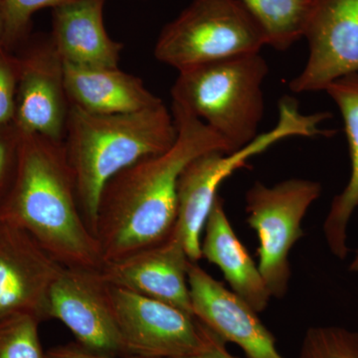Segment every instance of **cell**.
<instances>
[{
  "mask_svg": "<svg viewBox=\"0 0 358 358\" xmlns=\"http://www.w3.org/2000/svg\"><path fill=\"white\" fill-rule=\"evenodd\" d=\"M327 113L303 115L299 103L291 96L279 103L277 124L235 152L211 150L195 157L180 174L178 185V210L173 234L180 240L192 262L202 259L201 238L205 223L225 179L248 166L253 157L292 136H329L331 131L320 128L329 119Z\"/></svg>",
  "mask_w": 358,
  "mask_h": 358,
  "instance_id": "obj_5",
  "label": "cell"
},
{
  "mask_svg": "<svg viewBox=\"0 0 358 358\" xmlns=\"http://www.w3.org/2000/svg\"><path fill=\"white\" fill-rule=\"evenodd\" d=\"M298 358H358V333L345 327H310Z\"/></svg>",
  "mask_w": 358,
  "mask_h": 358,
  "instance_id": "obj_21",
  "label": "cell"
},
{
  "mask_svg": "<svg viewBox=\"0 0 358 358\" xmlns=\"http://www.w3.org/2000/svg\"><path fill=\"white\" fill-rule=\"evenodd\" d=\"M350 271L352 273H355V274H358V250L357 253H355V258H353L352 263H350Z\"/></svg>",
  "mask_w": 358,
  "mask_h": 358,
  "instance_id": "obj_28",
  "label": "cell"
},
{
  "mask_svg": "<svg viewBox=\"0 0 358 358\" xmlns=\"http://www.w3.org/2000/svg\"><path fill=\"white\" fill-rule=\"evenodd\" d=\"M267 37L240 0H192L160 33L157 60L180 71L260 53Z\"/></svg>",
  "mask_w": 358,
  "mask_h": 358,
  "instance_id": "obj_6",
  "label": "cell"
},
{
  "mask_svg": "<svg viewBox=\"0 0 358 358\" xmlns=\"http://www.w3.org/2000/svg\"><path fill=\"white\" fill-rule=\"evenodd\" d=\"M20 62L11 52H0V124L13 122Z\"/></svg>",
  "mask_w": 358,
  "mask_h": 358,
  "instance_id": "obj_24",
  "label": "cell"
},
{
  "mask_svg": "<svg viewBox=\"0 0 358 358\" xmlns=\"http://www.w3.org/2000/svg\"><path fill=\"white\" fill-rule=\"evenodd\" d=\"M64 76L71 105L93 114H129L164 103L141 78L119 67H79L64 63Z\"/></svg>",
  "mask_w": 358,
  "mask_h": 358,
  "instance_id": "obj_17",
  "label": "cell"
},
{
  "mask_svg": "<svg viewBox=\"0 0 358 358\" xmlns=\"http://www.w3.org/2000/svg\"><path fill=\"white\" fill-rule=\"evenodd\" d=\"M6 13H4L3 1L0 0V52L8 51L6 47Z\"/></svg>",
  "mask_w": 358,
  "mask_h": 358,
  "instance_id": "obj_27",
  "label": "cell"
},
{
  "mask_svg": "<svg viewBox=\"0 0 358 358\" xmlns=\"http://www.w3.org/2000/svg\"><path fill=\"white\" fill-rule=\"evenodd\" d=\"M178 129L164 103L129 114L99 115L71 105L63 145L80 210L96 236L106 185L124 169L173 147Z\"/></svg>",
  "mask_w": 358,
  "mask_h": 358,
  "instance_id": "obj_3",
  "label": "cell"
},
{
  "mask_svg": "<svg viewBox=\"0 0 358 358\" xmlns=\"http://www.w3.org/2000/svg\"><path fill=\"white\" fill-rule=\"evenodd\" d=\"M62 267L25 231L0 221V320L20 313L48 320L49 294Z\"/></svg>",
  "mask_w": 358,
  "mask_h": 358,
  "instance_id": "obj_12",
  "label": "cell"
},
{
  "mask_svg": "<svg viewBox=\"0 0 358 358\" xmlns=\"http://www.w3.org/2000/svg\"><path fill=\"white\" fill-rule=\"evenodd\" d=\"M188 285L195 319L226 343L239 346L248 358H285L258 313L197 262L188 265Z\"/></svg>",
  "mask_w": 358,
  "mask_h": 358,
  "instance_id": "obj_13",
  "label": "cell"
},
{
  "mask_svg": "<svg viewBox=\"0 0 358 358\" xmlns=\"http://www.w3.org/2000/svg\"><path fill=\"white\" fill-rule=\"evenodd\" d=\"M108 289L127 355L192 358L203 348V324L193 315L129 289Z\"/></svg>",
  "mask_w": 358,
  "mask_h": 358,
  "instance_id": "obj_8",
  "label": "cell"
},
{
  "mask_svg": "<svg viewBox=\"0 0 358 358\" xmlns=\"http://www.w3.org/2000/svg\"><path fill=\"white\" fill-rule=\"evenodd\" d=\"M173 103L192 113L225 141L230 152L259 136L268 73L260 53L246 54L178 72Z\"/></svg>",
  "mask_w": 358,
  "mask_h": 358,
  "instance_id": "obj_4",
  "label": "cell"
},
{
  "mask_svg": "<svg viewBox=\"0 0 358 358\" xmlns=\"http://www.w3.org/2000/svg\"><path fill=\"white\" fill-rule=\"evenodd\" d=\"M21 133L13 122L0 124V204L10 190L17 171Z\"/></svg>",
  "mask_w": 358,
  "mask_h": 358,
  "instance_id": "obj_23",
  "label": "cell"
},
{
  "mask_svg": "<svg viewBox=\"0 0 358 358\" xmlns=\"http://www.w3.org/2000/svg\"><path fill=\"white\" fill-rule=\"evenodd\" d=\"M203 232L202 258L220 268L233 293L256 313L264 312L272 296L258 265L233 229L220 195L212 206Z\"/></svg>",
  "mask_w": 358,
  "mask_h": 358,
  "instance_id": "obj_16",
  "label": "cell"
},
{
  "mask_svg": "<svg viewBox=\"0 0 358 358\" xmlns=\"http://www.w3.org/2000/svg\"><path fill=\"white\" fill-rule=\"evenodd\" d=\"M6 13V47L11 52L27 36L32 16L41 9L54 7L72 0H2Z\"/></svg>",
  "mask_w": 358,
  "mask_h": 358,
  "instance_id": "obj_22",
  "label": "cell"
},
{
  "mask_svg": "<svg viewBox=\"0 0 358 358\" xmlns=\"http://www.w3.org/2000/svg\"><path fill=\"white\" fill-rule=\"evenodd\" d=\"M326 92L338 106L345 124L350 176L343 192L331 202L322 230L331 254L339 260H345L348 255V224L358 208V73L339 78Z\"/></svg>",
  "mask_w": 358,
  "mask_h": 358,
  "instance_id": "obj_18",
  "label": "cell"
},
{
  "mask_svg": "<svg viewBox=\"0 0 358 358\" xmlns=\"http://www.w3.org/2000/svg\"><path fill=\"white\" fill-rule=\"evenodd\" d=\"M40 322L24 313L0 320V358H47L40 341Z\"/></svg>",
  "mask_w": 358,
  "mask_h": 358,
  "instance_id": "obj_20",
  "label": "cell"
},
{
  "mask_svg": "<svg viewBox=\"0 0 358 358\" xmlns=\"http://www.w3.org/2000/svg\"><path fill=\"white\" fill-rule=\"evenodd\" d=\"M51 319L64 324L86 350L128 355L115 324L108 285L99 271L61 268L49 294Z\"/></svg>",
  "mask_w": 358,
  "mask_h": 358,
  "instance_id": "obj_10",
  "label": "cell"
},
{
  "mask_svg": "<svg viewBox=\"0 0 358 358\" xmlns=\"http://www.w3.org/2000/svg\"><path fill=\"white\" fill-rule=\"evenodd\" d=\"M171 113L178 129L173 147L127 167L103 188L96 237L105 264L164 241L176 224L183 169L204 152H231L225 141L192 113L174 103Z\"/></svg>",
  "mask_w": 358,
  "mask_h": 358,
  "instance_id": "obj_1",
  "label": "cell"
},
{
  "mask_svg": "<svg viewBox=\"0 0 358 358\" xmlns=\"http://www.w3.org/2000/svg\"><path fill=\"white\" fill-rule=\"evenodd\" d=\"M47 358H152L140 355H108L91 352L78 343H67L52 348L47 352Z\"/></svg>",
  "mask_w": 358,
  "mask_h": 358,
  "instance_id": "obj_25",
  "label": "cell"
},
{
  "mask_svg": "<svg viewBox=\"0 0 358 358\" xmlns=\"http://www.w3.org/2000/svg\"><path fill=\"white\" fill-rule=\"evenodd\" d=\"M105 0H72L52 8V43L65 64L117 68L122 45L108 34Z\"/></svg>",
  "mask_w": 358,
  "mask_h": 358,
  "instance_id": "obj_15",
  "label": "cell"
},
{
  "mask_svg": "<svg viewBox=\"0 0 358 358\" xmlns=\"http://www.w3.org/2000/svg\"><path fill=\"white\" fill-rule=\"evenodd\" d=\"M189 262L180 240L171 232L159 244L105 264L99 275L110 286L164 301L193 315L188 285Z\"/></svg>",
  "mask_w": 358,
  "mask_h": 358,
  "instance_id": "obj_14",
  "label": "cell"
},
{
  "mask_svg": "<svg viewBox=\"0 0 358 358\" xmlns=\"http://www.w3.org/2000/svg\"><path fill=\"white\" fill-rule=\"evenodd\" d=\"M303 37L308 57L289 84L293 93L326 91L358 73V0H315Z\"/></svg>",
  "mask_w": 358,
  "mask_h": 358,
  "instance_id": "obj_9",
  "label": "cell"
},
{
  "mask_svg": "<svg viewBox=\"0 0 358 358\" xmlns=\"http://www.w3.org/2000/svg\"><path fill=\"white\" fill-rule=\"evenodd\" d=\"M203 327V348L196 355L192 358H239L228 352L227 348H226V343H227L224 339L204 324Z\"/></svg>",
  "mask_w": 358,
  "mask_h": 358,
  "instance_id": "obj_26",
  "label": "cell"
},
{
  "mask_svg": "<svg viewBox=\"0 0 358 358\" xmlns=\"http://www.w3.org/2000/svg\"><path fill=\"white\" fill-rule=\"evenodd\" d=\"M0 221L25 231L63 267L100 271L105 265L80 210L61 141L21 133L17 171L0 204Z\"/></svg>",
  "mask_w": 358,
  "mask_h": 358,
  "instance_id": "obj_2",
  "label": "cell"
},
{
  "mask_svg": "<svg viewBox=\"0 0 358 358\" xmlns=\"http://www.w3.org/2000/svg\"><path fill=\"white\" fill-rule=\"evenodd\" d=\"M18 57L13 124L21 133L63 143L71 103L62 59L51 38L33 45Z\"/></svg>",
  "mask_w": 358,
  "mask_h": 358,
  "instance_id": "obj_11",
  "label": "cell"
},
{
  "mask_svg": "<svg viewBox=\"0 0 358 358\" xmlns=\"http://www.w3.org/2000/svg\"><path fill=\"white\" fill-rule=\"evenodd\" d=\"M322 192L320 182L305 178L273 186L256 181L247 190V223L258 236V268L272 298L282 299L288 293L289 252L305 236L301 223Z\"/></svg>",
  "mask_w": 358,
  "mask_h": 358,
  "instance_id": "obj_7",
  "label": "cell"
},
{
  "mask_svg": "<svg viewBox=\"0 0 358 358\" xmlns=\"http://www.w3.org/2000/svg\"><path fill=\"white\" fill-rule=\"evenodd\" d=\"M262 27L275 50L289 49L303 37L315 0H240Z\"/></svg>",
  "mask_w": 358,
  "mask_h": 358,
  "instance_id": "obj_19",
  "label": "cell"
}]
</instances>
